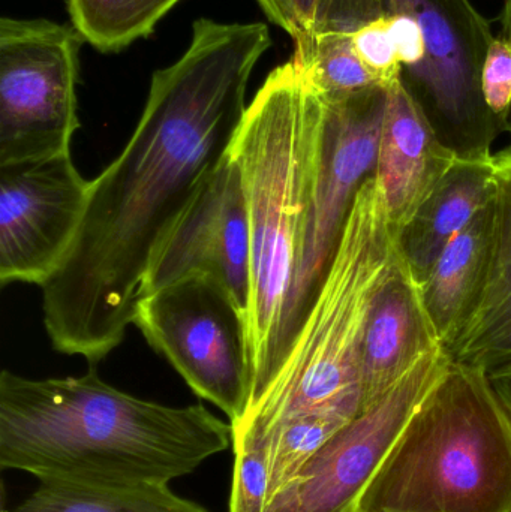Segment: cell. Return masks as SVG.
Here are the masks:
<instances>
[{"instance_id":"6da1fadb","label":"cell","mask_w":511,"mask_h":512,"mask_svg":"<svg viewBox=\"0 0 511 512\" xmlns=\"http://www.w3.org/2000/svg\"><path fill=\"white\" fill-rule=\"evenodd\" d=\"M270 45L266 24L200 18L185 54L153 74L134 134L90 180L80 230L42 286L57 352L96 366L123 342L153 252L230 150Z\"/></svg>"},{"instance_id":"7a4b0ae2","label":"cell","mask_w":511,"mask_h":512,"mask_svg":"<svg viewBox=\"0 0 511 512\" xmlns=\"http://www.w3.org/2000/svg\"><path fill=\"white\" fill-rule=\"evenodd\" d=\"M233 445V424L203 405L167 406L84 375H0V466L39 483L170 486Z\"/></svg>"},{"instance_id":"3957f363","label":"cell","mask_w":511,"mask_h":512,"mask_svg":"<svg viewBox=\"0 0 511 512\" xmlns=\"http://www.w3.org/2000/svg\"><path fill=\"white\" fill-rule=\"evenodd\" d=\"M324 123L323 96L293 59L264 81L231 143L242 173L251 237L249 405L269 387L287 357L288 312L323 159Z\"/></svg>"},{"instance_id":"277c9868","label":"cell","mask_w":511,"mask_h":512,"mask_svg":"<svg viewBox=\"0 0 511 512\" xmlns=\"http://www.w3.org/2000/svg\"><path fill=\"white\" fill-rule=\"evenodd\" d=\"M396 258V236L377 177L366 180L320 289L281 369L233 424L267 438L303 415L363 412L360 351L372 298Z\"/></svg>"},{"instance_id":"5b68a950","label":"cell","mask_w":511,"mask_h":512,"mask_svg":"<svg viewBox=\"0 0 511 512\" xmlns=\"http://www.w3.org/2000/svg\"><path fill=\"white\" fill-rule=\"evenodd\" d=\"M357 512H511V418L486 370L452 360Z\"/></svg>"},{"instance_id":"8992f818","label":"cell","mask_w":511,"mask_h":512,"mask_svg":"<svg viewBox=\"0 0 511 512\" xmlns=\"http://www.w3.org/2000/svg\"><path fill=\"white\" fill-rule=\"evenodd\" d=\"M386 15L405 12L422 27L425 57L399 81L458 159L492 158L503 134L482 95V69L494 42L489 21L471 0H384Z\"/></svg>"},{"instance_id":"52a82bcc","label":"cell","mask_w":511,"mask_h":512,"mask_svg":"<svg viewBox=\"0 0 511 512\" xmlns=\"http://www.w3.org/2000/svg\"><path fill=\"white\" fill-rule=\"evenodd\" d=\"M84 41L72 24L0 20V165L71 153Z\"/></svg>"},{"instance_id":"ba28073f","label":"cell","mask_w":511,"mask_h":512,"mask_svg":"<svg viewBox=\"0 0 511 512\" xmlns=\"http://www.w3.org/2000/svg\"><path fill=\"white\" fill-rule=\"evenodd\" d=\"M134 325L231 424L245 415L251 399L246 316L216 283L191 277L144 295Z\"/></svg>"},{"instance_id":"9c48e42d","label":"cell","mask_w":511,"mask_h":512,"mask_svg":"<svg viewBox=\"0 0 511 512\" xmlns=\"http://www.w3.org/2000/svg\"><path fill=\"white\" fill-rule=\"evenodd\" d=\"M387 95L389 87L383 84L341 98L321 95L326 104L323 159L299 277L291 295L288 351L329 270L357 194L375 176Z\"/></svg>"},{"instance_id":"30bf717a","label":"cell","mask_w":511,"mask_h":512,"mask_svg":"<svg viewBox=\"0 0 511 512\" xmlns=\"http://www.w3.org/2000/svg\"><path fill=\"white\" fill-rule=\"evenodd\" d=\"M450 363L446 348L426 355L383 399L339 430L270 498L266 512H357L390 445Z\"/></svg>"},{"instance_id":"8fae6325","label":"cell","mask_w":511,"mask_h":512,"mask_svg":"<svg viewBox=\"0 0 511 512\" xmlns=\"http://www.w3.org/2000/svg\"><path fill=\"white\" fill-rule=\"evenodd\" d=\"M206 277L248 315L251 237L242 173L228 150L156 246L140 298Z\"/></svg>"},{"instance_id":"7c38bea8","label":"cell","mask_w":511,"mask_h":512,"mask_svg":"<svg viewBox=\"0 0 511 512\" xmlns=\"http://www.w3.org/2000/svg\"><path fill=\"white\" fill-rule=\"evenodd\" d=\"M90 180L71 153L0 165V282L44 286L80 230Z\"/></svg>"},{"instance_id":"4fadbf2b","label":"cell","mask_w":511,"mask_h":512,"mask_svg":"<svg viewBox=\"0 0 511 512\" xmlns=\"http://www.w3.org/2000/svg\"><path fill=\"white\" fill-rule=\"evenodd\" d=\"M444 348L438 339L419 283L396 251L378 286L363 331L360 385L363 411L383 399L426 355Z\"/></svg>"},{"instance_id":"5bb4252c","label":"cell","mask_w":511,"mask_h":512,"mask_svg":"<svg viewBox=\"0 0 511 512\" xmlns=\"http://www.w3.org/2000/svg\"><path fill=\"white\" fill-rule=\"evenodd\" d=\"M456 159L438 140L401 81L390 84L375 177L395 236Z\"/></svg>"},{"instance_id":"9a60e30c","label":"cell","mask_w":511,"mask_h":512,"mask_svg":"<svg viewBox=\"0 0 511 512\" xmlns=\"http://www.w3.org/2000/svg\"><path fill=\"white\" fill-rule=\"evenodd\" d=\"M494 239L482 298L449 354L488 373L511 366V147L494 155Z\"/></svg>"},{"instance_id":"2e32d148","label":"cell","mask_w":511,"mask_h":512,"mask_svg":"<svg viewBox=\"0 0 511 512\" xmlns=\"http://www.w3.org/2000/svg\"><path fill=\"white\" fill-rule=\"evenodd\" d=\"M494 156L456 159L443 179L396 234V251L419 285L447 245L494 198Z\"/></svg>"},{"instance_id":"e0dca14e","label":"cell","mask_w":511,"mask_h":512,"mask_svg":"<svg viewBox=\"0 0 511 512\" xmlns=\"http://www.w3.org/2000/svg\"><path fill=\"white\" fill-rule=\"evenodd\" d=\"M492 239L494 198L444 248L420 285L423 304L447 352L461 336L482 298L491 264Z\"/></svg>"},{"instance_id":"ac0fdd59","label":"cell","mask_w":511,"mask_h":512,"mask_svg":"<svg viewBox=\"0 0 511 512\" xmlns=\"http://www.w3.org/2000/svg\"><path fill=\"white\" fill-rule=\"evenodd\" d=\"M3 512H209L180 498L170 486L87 487L39 483L11 511Z\"/></svg>"},{"instance_id":"d6986e66","label":"cell","mask_w":511,"mask_h":512,"mask_svg":"<svg viewBox=\"0 0 511 512\" xmlns=\"http://www.w3.org/2000/svg\"><path fill=\"white\" fill-rule=\"evenodd\" d=\"M180 0H66L72 26L102 53H119L152 35Z\"/></svg>"},{"instance_id":"ffe728a7","label":"cell","mask_w":511,"mask_h":512,"mask_svg":"<svg viewBox=\"0 0 511 512\" xmlns=\"http://www.w3.org/2000/svg\"><path fill=\"white\" fill-rule=\"evenodd\" d=\"M294 42L293 59L324 98H341L381 84L360 60L353 33H306Z\"/></svg>"},{"instance_id":"44dd1931","label":"cell","mask_w":511,"mask_h":512,"mask_svg":"<svg viewBox=\"0 0 511 512\" xmlns=\"http://www.w3.org/2000/svg\"><path fill=\"white\" fill-rule=\"evenodd\" d=\"M351 421L338 415H303L273 430L266 438L270 444V498Z\"/></svg>"},{"instance_id":"7402d4cb","label":"cell","mask_w":511,"mask_h":512,"mask_svg":"<svg viewBox=\"0 0 511 512\" xmlns=\"http://www.w3.org/2000/svg\"><path fill=\"white\" fill-rule=\"evenodd\" d=\"M230 512H266L270 498V444L254 433H233Z\"/></svg>"},{"instance_id":"603a6c76","label":"cell","mask_w":511,"mask_h":512,"mask_svg":"<svg viewBox=\"0 0 511 512\" xmlns=\"http://www.w3.org/2000/svg\"><path fill=\"white\" fill-rule=\"evenodd\" d=\"M482 95L486 107L503 131H510L511 120V42L495 38L482 69Z\"/></svg>"},{"instance_id":"cb8c5ba5","label":"cell","mask_w":511,"mask_h":512,"mask_svg":"<svg viewBox=\"0 0 511 512\" xmlns=\"http://www.w3.org/2000/svg\"><path fill=\"white\" fill-rule=\"evenodd\" d=\"M353 41L360 60L377 78L378 83L389 87L399 80L401 62L387 17L372 21L357 30L353 33Z\"/></svg>"},{"instance_id":"d4e9b609","label":"cell","mask_w":511,"mask_h":512,"mask_svg":"<svg viewBox=\"0 0 511 512\" xmlns=\"http://www.w3.org/2000/svg\"><path fill=\"white\" fill-rule=\"evenodd\" d=\"M383 17L384 0H317L311 33H356Z\"/></svg>"},{"instance_id":"484cf974","label":"cell","mask_w":511,"mask_h":512,"mask_svg":"<svg viewBox=\"0 0 511 512\" xmlns=\"http://www.w3.org/2000/svg\"><path fill=\"white\" fill-rule=\"evenodd\" d=\"M272 23L284 29L291 38L312 32L317 0H257Z\"/></svg>"},{"instance_id":"4316f807","label":"cell","mask_w":511,"mask_h":512,"mask_svg":"<svg viewBox=\"0 0 511 512\" xmlns=\"http://www.w3.org/2000/svg\"><path fill=\"white\" fill-rule=\"evenodd\" d=\"M386 17L398 48L401 71L419 65L425 57V38L419 21L405 12H395Z\"/></svg>"},{"instance_id":"83f0119b","label":"cell","mask_w":511,"mask_h":512,"mask_svg":"<svg viewBox=\"0 0 511 512\" xmlns=\"http://www.w3.org/2000/svg\"><path fill=\"white\" fill-rule=\"evenodd\" d=\"M489 378H491L492 384H494L498 396L503 400L511 418V366L489 373Z\"/></svg>"},{"instance_id":"f1b7e54d","label":"cell","mask_w":511,"mask_h":512,"mask_svg":"<svg viewBox=\"0 0 511 512\" xmlns=\"http://www.w3.org/2000/svg\"><path fill=\"white\" fill-rule=\"evenodd\" d=\"M503 35L511 42V0H504L503 9ZM511 134V120H510ZM511 147V146H510Z\"/></svg>"}]
</instances>
